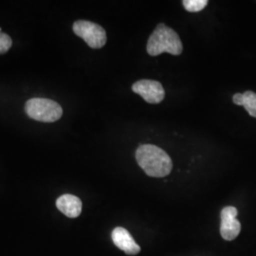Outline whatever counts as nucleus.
<instances>
[{"label":"nucleus","instance_id":"f257e3e1","mask_svg":"<svg viewBox=\"0 0 256 256\" xmlns=\"http://www.w3.org/2000/svg\"><path fill=\"white\" fill-rule=\"evenodd\" d=\"M136 160L138 164L149 176L164 178L172 171L171 158L164 150L156 146H140L136 151Z\"/></svg>","mask_w":256,"mask_h":256},{"label":"nucleus","instance_id":"f03ea898","mask_svg":"<svg viewBox=\"0 0 256 256\" xmlns=\"http://www.w3.org/2000/svg\"><path fill=\"white\" fill-rule=\"evenodd\" d=\"M182 43L178 34L173 28L160 24L148 39L147 52L156 56L164 52L180 55L182 52Z\"/></svg>","mask_w":256,"mask_h":256},{"label":"nucleus","instance_id":"7ed1b4c3","mask_svg":"<svg viewBox=\"0 0 256 256\" xmlns=\"http://www.w3.org/2000/svg\"><path fill=\"white\" fill-rule=\"evenodd\" d=\"M25 111L30 118L43 122H54L63 115V110L58 102L44 98L28 100L25 104Z\"/></svg>","mask_w":256,"mask_h":256},{"label":"nucleus","instance_id":"20e7f679","mask_svg":"<svg viewBox=\"0 0 256 256\" xmlns=\"http://www.w3.org/2000/svg\"><path fill=\"white\" fill-rule=\"evenodd\" d=\"M74 34L81 37L92 48H101L106 43V32L100 25L86 20H78L74 24Z\"/></svg>","mask_w":256,"mask_h":256},{"label":"nucleus","instance_id":"39448f33","mask_svg":"<svg viewBox=\"0 0 256 256\" xmlns=\"http://www.w3.org/2000/svg\"><path fill=\"white\" fill-rule=\"evenodd\" d=\"M132 90L149 104H158L164 99L165 92L162 84L153 80H140L132 86Z\"/></svg>","mask_w":256,"mask_h":256},{"label":"nucleus","instance_id":"423d86ee","mask_svg":"<svg viewBox=\"0 0 256 256\" xmlns=\"http://www.w3.org/2000/svg\"><path fill=\"white\" fill-rule=\"evenodd\" d=\"M238 210L236 208L228 206L221 212L220 234L225 240L232 241L236 238L241 230V224L236 220Z\"/></svg>","mask_w":256,"mask_h":256},{"label":"nucleus","instance_id":"0eeeda50","mask_svg":"<svg viewBox=\"0 0 256 256\" xmlns=\"http://www.w3.org/2000/svg\"><path fill=\"white\" fill-rule=\"evenodd\" d=\"M112 240L116 247L124 250L128 256H135L140 252V248L135 242L134 238L128 232V230L118 227L112 232Z\"/></svg>","mask_w":256,"mask_h":256},{"label":"nucleus","instance_id":"6e6552de","mask_svg":"<svg viewBox=\"0 0 256 256\" xmlns=\"http://www.w3.org/2000/svg\"><path fill=\"white\" fill-rule=\"evenodd\" d=\"M57 209L70 218H78L82 212V202L74 194H66L56 200Z\"/></svg>","mask_w":256,"mask_h":256},{"label":"nucleus","instance_id":"1a4fd4ad","mask_svg":"<svg viewBox=\"0 0 256 256\" xmlns=\"http://www.w3.org/2000/svg\"><path fill=\"white\" fill-rule=\"evenodd\" d=\"M232 101L238 106H244L252 117L256 118V93L252 92H246L244 94L236 93L234 95Z\"/></svg>","mask_w":256,"mask_h":256},{"label":"nucleus","instance_id":"9d476101","mask_svg":"<svg viewBox=\"0 0 256 256\" xmlns=\"http://www.w3.org/2000/svg\"><path fill=\"white\" fill-rule=\"evenodd\" d=\"M184 8L190 12H198L204 9L208 1L207 0H184L182 2Z\"/></svg>","mask_w":256,"mask_h":256},{"label":"nucleus","instance_id":"9b49d317","mask_svg":"<svg viewBox=\"0 0 256 256\" xmlns=\"http://www.w3.org/2000/svg\"><path fill=\"white\" fill-rule=\"evenodd\" d=\"M12 45V38L8 34L0 32V54H6Z\"/></svg>","mask_w":256,"mask_h":256}]
</instances>
